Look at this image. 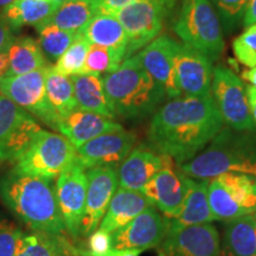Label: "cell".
I'll return each mask as SVG.
<instances>
[{"mask_svg": "<svg viewBox=\"0 0 256 256\" xmlns=\"http://www.w3.org/2000/svg\"><path fill=\"white\" fill-rule=\"evenodd\" d=\"M136 136L124 128L94 138L76 148V159L86 170L102 166L119 168L132 152Z\"/></svg>", "mask_w": 256, "mask_h": 256, "instance_id": "cell-15", "label": "cell"}, {"mask_svg": "<svg viewBox=\"0 0 256 256\" xmlns=\"http://www.w3.org/2000/svg\"><path fill=\"white\" fill-rule=\"evenodd\" d=\"M8 54L10 68L5 76L23 75L46 66V56L40 49V43L31 37L14 38Z\"/></svg>", "mask_w": 256, "mask_h": 256, "instance_id": "cell-28", "label": "cell"}, {"mask_svg": "<svg viewBox=\"0 0 256 256\" xmlns=\"http://www.w3.org/2000/svg\"><path fill=\"white\" fill-rule=\"evenodd\" d=\"M248 100H249V108H250V113L252 119L256 122V88L255 87H248L247 88Z\"/></svg>", "mask_w": 256, "mask_h": 256, "instance_id": "cell-43", "label": "cell"}, {"mask_svg": "<svg viewBox=\"0 0 256 256\" xmlns=\"http://www.w3.org/2000/svg\"><path fill=\"white\" fill-rule=\"evenodd\" d=\"M122 62L124 60H121L119 56L108 48L90 44L81 74H89L102 78L106 74L116 69Z\"/></svg>", "mask_w": 256, "mask_h": 256, "instance_id": "cell-32", "label": "cell"}, {"mask_svg": "<svg viewBox=\"0 0 256 256\" xmlns=\"http://www.w3.org/2000/svg\"><path fill=\"white\" fill-rule=\"evenodd\" d=\"M14 38V31L5 20V18L0 14V52H6Z\"/></svg>", "mask_w": 256, "mask_h": 256, "instance_id": "cell-40", "label": "cell"}, {"mask_svg": "<svg viewBox=\"0 0 256 256\" xmlns=\"http://www.w3.org/2000/svg\"><path fill=\"white\" fill-rule=\"evenodd\" d=\"M25 232L8 220H0V256H17Z\"/></svg>", "mask_w": 256, "mask_h": 256, "instance_id": "cell-37", "label": "cell"}, {"mask_svg": "<svg viewBox=\"0 0 256 256\" xmlns=\"http://www.w3.org/2000/svg\"><path fill=\"white\" fill-rule=\"evenodd\" d=\"M48 66L17 76L0 78V92L51 130H57L58 118L46 98Z\"/></svg>", "mask_w": 256, "mask_h": 256, "instance_id": "cell-9", "label": "cell"}, {"mask_svg": "<svg viewBox=\"0 0 256 256\" xmlns=\"http://www.w3.org/2000/svg\"><path fill=\"white\" fill-rule=\"evenodd\" d=\"M211 92L223 122L234 130H255L247 88L232 70L216 66L212 74Z\"/></svg>", "mask_w": 256, "mask_h": 256, "instance_id": "cell-10", "label": "cell"}, {"mask_svg": "<svg viewBox=\"0 0 256 256\" xmlns=\"http://www.w3.org/2000/svg\"><path fill=\"white\" fill-rule=\"evenodd\" d=\"M0 198L31 232H66L54 180L11 170L0 179Z\"/></svg>", "mask_w": 256, "mask_h": 256, "instance_id": "cell-2", "label": "cell"}, {"mask_svg": "<svg viewBox=\"0 0 256 256\" xmlns=\"http://www.w3.org/2000/svg\"><path fill=\"white\" fill-rule=\"evenodd\" d=\"M17 256H78L66 234L25 232Z\"/></svg>", "mask_w": 256, "mask_h": 256, "instance_id": "cell-26", "label": "cell"}, {"mask_svg": "<svg viewBox=\"0 0 256 256\" xmlns=\"http://www.w3.org/2000/svg\"><path fill=\"white\" fill-rule=\"evenodd\" d=\"M138 2H144V0H94V4L98 14H113L114 12L119 11L120 8H124V6ZM162 2L174 4V0H162Z\"/></svg>", "mask_w": 256, "mask_h": 256, "instance_id": "cell-39", "label": "cell"}, {"mask_svg": "<svg viewBox=\"0 0 256 256\" xmlns=\"http://www.w3.org/2000/svg\"><path fill=\"white\" fill-rule=\"evenodd\" d=\"M255 23H256V0H249L247 8H246L244 17H243V25H244V28H248Z\"/></svg>", "mask_w": 256, "mask_h": 256, "instance_id": "cell-42", "label": "cell"}, {"mask_svg": "<svg viewBox=\"0 0 256 256\" xmlns=\"http://www.w3.org/2000/svg\"><path fill=\"white\" fill-rule=\"evenodd\" d=\"M174 46V38L164 34L156 37L138 54L144 68L162 88L168 100L183 96L176 78Z\"/></svg>", "mask_w": 256, "mask_h": 256, "instance_id": "cell-17", "label": "cell"}, {"mask_svg": "<svg viewBox=\"0 0 256 256\" xmlns=\"http://www.w3.org/2000/svg\"><path fill=\"white\" fill-rule=\"evenodd\" d=\"M102 82L115 116L127 120L145 119L166 98L165 92L146 72L138 55L102 76Z\"/></svg>", "mask_w": 256, "mask_h": 256, "instance_id": "cell-3", "label": "cell"}, {"mask_svg": "<svg viewBox=\"0 0 256 256\" xmlns=\"http://www.w3.org/2000/svg\"><path fill=\"white\" fill-rule=\"evenodd\" d=\"M113 249L112 234L98 228L88 238V249H84L88 254L102 255Z\"/></svg>", "mask_w": 256, "mask_h": 256, "instance_id": "cell-38", "label": "cell"}, {"mask_svg": "<svg viewBox=\"0 0 256 256\" xmlns=\"http://www.w3.org/2000/svg\"><path fill=\"white\" fill-rule=\"evenodd\" d=\"M10 68V60H8V54L6 52H0V78H2L8 74Z\"/></svg>", "mask_w": 256, "mask_h": 256, "instance_id": "cell-44", "label": "cell"}, {"mask_svg": "<svg viewBox=\"0 0 256 256\" xmlns=\"http://www.w3.org/2000/svg\"><path fill=\"white\" fill-rule=\"evenodd\" d=\"M89 48H90V44L78 34V40L74 42L69 49L56 60L55 66H52V69L66 76L81 74L83 66H84L86 58H87Z\"/></svg>", "mask_w": 256, "mask_h": 256, "instance_id": "cell-34", "label": "cell"}, {"mask_svg": "<svg viewBox=\"0 0 256 256\" xmlns=\"http://www.w3.org/2000/svg\"><path fill=\"white\" fill-rule=\"evenodd\" d=\"M60 8L52 0H16L2 8V14L12 30L17 31L24 25H36L46 20Z\"/></svg>", "mask_w": 256, "mask_h": 256, "instance_id": "cell-27", "label": "cell"}, {"mask_svg": "<svg viewBox=\"0 0 256 256\" xmlns=\"http://www.w3.org/2000/svg\"><path fill=\"white\" fill-rule=\"evenodd\" d=\"M252 215H254V217H255V220H256V212H255V214H252Z\"/></svg>", "mask_w": 256, "mask_h": 256, "instance_id": "cell-49", "label": "cell"}, {"mask_svg": "<svg viewBox=\"0 0 256 256\" xmlns=\"http://www.w3.org/2000/svg\"><path fill=\"white\" fill-rule=\"evenodd\" d=\"M46 98L58 121L78 110L70 76L62 75L52 68L48 69L46 78ZM58 124V122H57Z\"/></svg>", "mask_w": 256, "mask_h": 256, "instance_id": "cell-30", "label": "cell"}, {"mask_svg": "<svg viewBox=\"0 0 256 256\" xmlns=\"http://www.w3.org/2000/svg\"><path fill=\"white\" fill-rule=\"evenodd\" d=\"M208 194L216 220H228L256 212V177L226 172L210 179Z\"/></svg>", "mask_w": 256, "mask_h": 256, "instance_id": "cell-7", "label": "cell"}, {"mask_svg": "<svg viewBox=\"0 0 256 256\" xmlns=\"http://www.w3.org/2000/svg\"><path fill=\"white\" fill-rule=\"evenodd\" d=\"M174 30L184 44L212 60L224 50L222 26L210 0H183Z\"/></svg>", "mask_w": 256, "mask_h": 256, "instance_id": "cell-5", "label": "cell"}, {"mask_svg": "<svg viewBox=\"0 0 256 256\" xmlns=\"http://www.w3.org/2000/svg\"><path fill=\"white\" fill-rule=\"evenodd\" d=\"M174 160L170 158L166 165L142 188V194L152 202L162 215L174 220L180 214L185 198L184 174L174 168Z\"/></svg>", "mask_w": 256, "mask_h": 256, "instance_id": "cell-18", "label": "cell"}, {"mask_svg": "<svg viewBox=\"0 0 256 256\" xmlns=\"http://www.w3.org/2000/svg\"><path fill=\"white\" fill-rule=\"evenodd\" d=\"M16 0H0V8H6V6L11 5L12 2H14Z\"/></svg>", "mask_w": 256, "mask_h": 256, "instance_id": "cell-46", "label": "cell"}, {"mask_svg": "<svg viewBox=\"0 0 256 256\" xmlns=\"http://www.w3.org/2000/svg\"><path fill=\"white\" fill-rule=\"evenodd\" d=\"M70 80L78 110L92 112L112 120L116 118L108 102L101 76L76 74L70 76Z\"/></svg>", "mask_w": 256, "mask_h": 256, "instance_id": "cell-24", "label": "cell"}, {"mask_svg": "<svg viewBox=\"0 0 256 256\" xmlns=\"http://www.w3.org/2000/svg\"><path fill=\"white\" fill-rule=\"evenodd\" d=\"M0 162H2V160H0Z\"/></svg>", "mask_w": 256, "mask_h": 256, "instance_id": "cell-50", "label": "cell"}, {"mask_svg": "<svg viewBox=\"0 0 256 256\" xmlns=\"http://www.w3.org/2000/svg\"><path fill=\"white\" fill-rule=\"evenodd\" d=\"M235 57L243 66L252 68L256 66V23L246 30L232 42Z\"/></svg>", "mask_w": 256, "mask_h": 256, "instance_id": "cell-36", "label": "cell"}, {"mask_svg": "<svg viewBox=\"0 0 256 256\" xmlns=\"http://www.w3.org/2000/svg\"><path fill=\"white\" fill-rule=\"evenodd\" d=\"M78 34L89 44L104 46L114 51L124 60L127 50V36L122 25L113 14H98L78 31Z\"/></svg>", "mask_w": 256, "mask_h": 256, "instance_id": "cell-23", "label": "cell"}, {"mask_svg": "<svg viewBox=\"0 0 256 256\" xmlns=\"http://www.w3.org/2000/svg\"><path fill=\"white\" fill-rule=\"evenodd\" d=\"M159 256H166V255H165L164 252H162V250H160V252H159Z\"/></svg>", "mask_w": 256, "mask_h": 256, "instance_id": "cell-48", "label": "cell"}, {"mask_svg": "<svg viewBox=\"0 0 256 256\" xmlns=\"http://www.w3.org/2000/svg\"><path fill=\"white\" fill-rule=\"evenodd\" d=\"M171 156L156 153L146 146L134 147L118 168L119 186L142 191L150 180L166 165Z\"/></svg>", "mask_w": 256, "mask_h": 256, "instance_id": "cell-19", "label": "cell"}, {"mask_svg": "<svg viewBox=\"0 0 256 256\" xmlns=\"http://www.w3.org/2000/svg\"><path fill=\"white\" fill-rule=\"evenodd\" d=\"M223 124L212 95L184 96L170 100L156 110L147 138L158 153L182 165L200 154Z\"/></svg>", "mask_w": 256, "mask_h": 256, "instance_id": "cell-1", "label": "cell"}, {"mask_svg": "<svg viewBox=\"0 0 256 256\" xmlns=\"http://www.w3.org/2000/svg\"><path fill=\"white\" fill-rule=\"evenodd\" d=\"M52 2H56V4H58V5H60V4H62V2H64V0H52Z\"/></svg>", "mask_w": 256, "mask_h": 256, "instance_id": "cell-47", "label": "cell"}, {"mask_svg": "<svg viewBox=\"0 0 256 256\" xmlns=\"http://www.w3.org/2000/svg\"><path fill=\"white\" fill-rule=\"evenodd\" d=\"M180 171L198 180L234 172L256 177V128L223 127L203 152L180 165Z\"/></svg>", "mask_w": 256, "mask_h": 256, "instance_id": "cell-4", "label": "cell"}, {"mask_svg": "<svg viewBox=\"0 0 256 256\" xmlns=\"http://www.w3.org/2000/svg\"><path fill=\"white\" fill-rule=\"evenodd\" d=\"M28 114L5 95L0 94V148L17 132Z\"/></svg>", "mask_w": 256, "mask_h": 256, "instance_id": "cell-33", "label": "cell"}, {"mask_svg": "<svg viewBox=\"0 0 256 256\" xmlns=\"http://www.w3.org/2000/svg\"><path fill=\"white\" fill-rule=\"evenodd\" d=\"M75 159L76 147L66 136L58 132L42 130L12 170L55 180Z\"/></svg>", "mask_w": 256, "mask_h": 256, "instance_id": "cell-6", "label": "cell"}, {"mask_svg": "<svg viewBox=\"0 0 256 256\" xmlns=\"http://www.w3.org/2000/svg\"><path fill=\"white\" fill-rule=\"evenodd\" d=\"M222 256H256V220L247 215L228 220L223 232Z\"/></svg>", "mask_w": 256, "mask_h": 256, "instance_id": "cell-25", "label": "cell"}, {"mask_svg": "<svg viewBox=\"0 0 256 256\" xmlns=\"http://www.w3.org/2000/svg\"><path fill=\"white\" fill-rule=\"evenodd\" d=\"M242 78L243 80H246V81L250 83L252 87L256 88V66H252V68L248 70H244V72H242Z\"/></svg>", "mask_w": 256, "mask_h": 256, "instance_id": "cell-45", "label": "cell"}, {"mask_svg": "<svg viewBox=\"0 0 256 256\" xmlns=\"http://www.w3.org/2000/svg\"><path fill=\"white\" fill-rule=\"evenodd\" d=\"M88 188L81 236H89L100 226L112 198L119 188L118 168L102 166L87 170Z\"/></svg>", "mask_w": 256, "mask_h": 256, "instance_id": "cell-14", "label": "cell"}, {"mask_svg": "<svg viewBox=\"0 0 256 256\" xmlns=\"http://www.w3.org/2000/svg\"><path fill=\"white\" fill-rule=\"evenodd\" d=\"M171 228V220L156 206H148L127 226L112 234L113 249L147 250L164 242Z\"/></svg>", "mask_w": 256, "mask_h": 256, "instance_id": "cell-12", "label": "cell"}, {"mask_svg": "<svg viewBox=\"0 0 256 256\" xmlns=\"http://www.w3.org/2000/svg\"><path fill=\"white\" fill-rule=\"evenodd\" d=\"M184 183L186 192L183 206L180 214L176 218L171 220L170 230H179L186 226H200L216 220L211 211L208 194L209 180H196L184 174Z\"/></svg>", "mask_w": 256, "mask_h": 256, "instance_id": "cell-21", "label": "cell"}, {"mask_svg": "<svg viewBox=\"0 0 256 256\" xmlns=\"http://www.w3.org/2000/svg\"><path fill=\"white\" fill-rule=\"evenodd\" d=\"M174 69L182 95L188 98H206L211 95L212 60L204 54L176 42Z\"/></svg>", "mask_w": 256, "mask_h": 256, "instance_id": "cell-13", "label": "cell"}, {"mask_svg": "<svg viewBox=\"0 0 256 256\" xmlns=\"http://www.w3.org/2000/svg\"><path fill=\"white\" fill-rule=\"evenodd\" d=\"M34 28L40 34L38 43L40 49L50 60H58L78 37V31L62 30L46 23H40Z\"/></svg>", "mask_w": 256, "mask_h": 256, "instance_id": "cell-31", "label": "cell"}, {"mask_svg": "<svg viewBox=\"0 0 256 256\" xmlns=\"http://www.w3.org/2000/svg\"><path fill=\"white\" fill-rule=\"evenodd\" d=\"M162 252L166 256H222L218 232L211 223L170 230Z\"/></svg>", "mask_w": 256, "mask_h": 256, "instance_id": "cell-16", "label": "cell"}, {"mask_svg": "<svg viewBox=\"0 0 256 256\" xmlns=\"http://www.w3.org/2000/svg\"><path fill=\"white\" fill-rule=\"evenodd\" d=\"M142 252V250H134V249H124V250H120V249H112V250L106 252V254L92 255L88 254L84 249L78 248V256H139Z\"/></svg>", "mask_w": 256, "mask_h": 256, "instance_id": "cell-41", "label": "cell"}, {"mask_svg": "<svg viewBox=\"0 0 256 256\" xmlns=\"http://www.w3.org/2000/svg\"><path fill=\"white\" fill-rule=\"evenodd\" d=\"M87 170L75 159L64 168L56 180V194L66 232L70 238L81 236V226L87 198Z\"/></svg>", "mask_w": 256, "mask_h": 256, "instance_id": "cell-11", "label": "cell"}, {"mask_svg": "<svg viewBox=\"0 0 256 256\" xmlns=\"http://www.w3.org/2000/svg\"><path fill=\"white\" fill-rule=\"evenodd\" d=\"M226 32H232L243 22L249 0H210Z\"/></svg>", "mask_w": 256, "mask_h": 256, "instance_id": "cell-35", "label": "cell"}, {"mask_svg": "<svg viewBox=\"0 0 256 256\" xmlns=\"http://www.w3.org/2000/svg\"><path fill=\"white\" fill-rule=\"evenodd\" d=\"M152 206V202L142 191L128 190L119 186L112 198L98 228L113 234L127 226L130 220Z\"/></svg>", "mask_w": 256, "mask_h": 256, "instance_id": "cell-22", "label": "cell"}, {"mask_svg": "<svg viewBox=\"0 0 256 256\" xmlns=\"http://www.w3.org/2000/svg\"><path fill=\"white\" fill-rule=\"evenodd\" d=\"M98 14L94 0H64L50 18L42 23L68 31H80Z\"/></svg>", "mask_w": 256, "mask_h": 256, "instance_id": "cell-29", "label": "cell"}, {"mask_svg": "<svg viewBox=\"0 0 256 256\" xmlns=\"http://www.w3.org/2000/svg\"><path fill=\"white\" fill-rule=\"evenodd\" d=\"M174 4L162 0H144L130 4L113 16L122 25L127 36V50L124 60L136 55L159 37L165 19Z\"/></svg>", "mask_w": 256, "mask_h": 256, "instance_id": "cell-8", "label": "cell"}, {"mask_svg": "<svg viewBox=\"0 0 256 256\" xmlns=\"http://www.w3.org/2000/svg\"><path fill=\"white\" fill-rule=\"evenodd\" d=\"M122 130L120 124L92 112L74 110L57 124L56 132L66 138L74 146H82L101 134Z\"/></svg>", "mask_w": 256, "mask_h": 256, "instance_id": "cell-20", "label": "cell"}]
</instances>
